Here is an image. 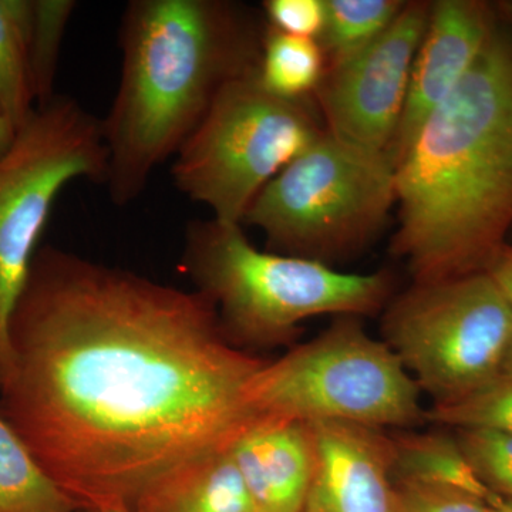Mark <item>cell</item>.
I'll list each match as a JSON object with an SVG mask.
<instances>
[{
    "label": "cell",
    "mask_w": 512,
    "mask_h": 512,
    "mask_svg": "<svg viewBox=\"0 0 512 512\" xmlns=\"http://www.w3.org/2000/svg\"><path fill=\"white\" fill-rule=\"evenodd\" d=\"M382 335L433 406H446L501 376L512 306L487 272L413 282L383 309Z\"/></svg>",
    "instance_id": "obj_8"
},
{
    "label": "cell",
    "mask_w": 512,
    "mask_h": 512,
    "mask_svg": "<svg viewBox=\"0 0 512 512\" xmlns=\"http://www.w3.org/2000/svg\"><path fill=\"white\" fill-rule=\"evenodd\" d=\"M420 387L399 357L357 316H338L309 342L266 360L248 384L258 416L311 424L343 421L413 429L426 421Z\"/></svg>",
    "instance_id": "obj_5"
},
{
    "label": "cell",
    "mask_w": 512,
    "mask_h": 512,
    "mask_svg": "<svg viewBox=\"0 0 512 512\" xmlns=\"http://www.w3.org/2000/svg\"><path fill=\"white\" fill-rule=\"evenodd\" d=\"M495 8H497L501 20L512 29V0H504V2L498 3Z\"/></svg>",
    "instance_id": "obj_27"
},
{
    "label": "cell",
    "mask_w": 512,
    "mask_h": 512,
    "mask_svg": "<svg viewBox=\"0 0 512 512\" xmlns=\"http://www.w3.org/2000/svg\"><path fill=\"white\" fill-rule=\"evenodd\" d=\"M404 5L402 0H325V26L318 42L328 66L345 62L372 45Z\"/></svg>",
    "instance_id": "obj_19"
},
{
    "label": "cell",
    "mask_w": 512,
    "mask_h": 512,
    "mask_svg": "<svg viewBox=\"0 0 512 512\" xmlns=\"http://www.w3.org/2000/svg\"><path fill=\"white\" fill-rule=\"evenodd\" d=\"M430 2H406L372 45L326 69L316 90L325 130L353 146L389 154L402 120Z\"/></svg>",
    "instance_id": "obj_10"
},
{
    "label": "cell",
    "mask_w": 512,
    "mask_h": 512,
    "mask_svg": "<svg viewBox=\"0 0 512 512\" xmlns=\"http://www.w3.org/2000/svg\"><path fill=\"white\" fill-rule=\"evenodd\" d=\"M498 22L497 8L483 0L430 2L429 19L410 74L406 106L389 151L394 167L431 114L476 66Z\"/></svg>",
    "instance_id": "obj_11"
},
{
    "label": "cell",
    "mask_w": 512,
    "mask_h": 512,
    "mask_svg": "<svg viewBox=\"0 0 512 512\" xmlns=\"http://www.w3.org/2000/svg\"><path fill=\"white\" fill-rule=\"evenodd\" d=\"M0 512H79L0 414Z\"/></svg>",
    "instance_id": "obj_16"
},
{
    "label": "cell",
    "mask_w": 512,
    "mask_h": 512,
    "mask_svg": "<svg viewBox=\"0 0 512 512\" xmlns=\"http://www.w3.org/2000/svg\"><path fill=\"white\" fill-rule=\"evenodd\" d=\"M266 22L285 35L318 40L325 26V0H266Z\"/></svg>",
    "instance_id": "obj_24"
},
{
    "label": "cell",
    "mask_w": 512,
    "mask_h": 512,
    "mask_svg": "<svg viewBox=\"0 0 512 512\" xmlns=\"http://www.w3.org/2000/svg\"><path fill=\"white\" fill-rule=\"evenodd\" d=\"M493 512H512V501L501 498V500L494 505Z\"/></svg>",
    "instance_id": "obj_29"
},
{
    "label": "cell",
    "mask_w": 512,
    "mask_h": 512,
    "mask_svg": "<svg viewBox=\"0 0 512 512\" xmlns=\"http://www.w3.org/2000/svg\"><path fill=\"white\" fill-rule=\"evenodd\" d=\"M130 512H255L231 447L174 468L143 491Z\"/></svg>",
    "instance_id": "obj_14"
},
{
    "label": "cell",
    "mask_w": 512,
    "mask_h": 512,
    "mask_svg": "<svg viewBox=\"0 0 512 512\" xmlns=\"http://www.w3.org/2000/svg\"><path fill=\"white\" fill-rule=\"evenodd\" d=\"M107 171L103 123L64 94L36 106L0 156V360L57 195L80 178L106 184Z\"/></svg>",
    "instance_id": "obj_9"
},
{
    "label": "cell",
    "mask_w": 512,
    "mask_h": 512,
    "mask_svg": "<svg viewBox=\"0 0 512 512\" xmlns=\"http://www.w3.org/2000/svg\"><path fill=\"white\" fill-rule=\"evenodd\" d=\"M256 74L225 84L171 168L178 191L227 224H244L266 185L325 131L309 101L266 92Z\"/></svg>",
    "instance_id": "obj_7"
},
{
    "label": "cell",
    "mask_w": 512,
    "mask_h": 512,
    "mask_svg": "<svg viewBox=\"0 0 512 512\" xmlns=\"http://www.w3.org/2000/svg\"><path fill=\"white\" fill-rule=\"evenodd\" d=\"M461 448L485 487L512 501V436L488 430H457Z\"/></svg>",
    "instance_id": "obj_22"
},
{
    "label": "cell",
    "mask_w": 512,
    "mask_h": 512,
    "mask_svg": "<svg viewBox=\"0 0 512 512\" xmlns=\"http://www.w3.org/2000/svg\"><path fill=\"white\" fill-rule=\"evenodd\" d=\"M74 0H32L28 37L30 87L36 106L56 96L55 84L64 33L72 19Z\"/></svg>",
    "instance_id": "obj_20"
},
{
    "label": "cell",
    "mask_w": 512,
    "mask_h": 512,
    "mask_svg": "<svg viewBox=\"0 0 512 512\" xmlns=\"http://www.w3.org/2000/svg\"><path fill=\"white\" fill-rule=\"evenodd\" d=\"M266 359L194 289L39 249L9 320L0 414L79 511L126 507L258 417Z\"/></svg>",
    "instance_id": "obj_1"
},
{
    "label": "cell",
    "mask_w": 512,
    "mask_h": 512,
    "mask_svg": "<svg viewBox=\"0 0 512 512\" xmlns=\"http://www.w3.org/2000/svg\"><path fill=\"white\" fill-rule=\"evenodd\" d=\"M390 439L393 481L448 485L493 505L501 500L478 478L456 436L427 431L394 434Z\"/></svg>",
    "instance_id": "obj_15"
},
{
    "label": "cell",
    "mask_w": 512,
    "mask_h": 512,
    "mask_svg": "<svg viewBox=\"0 0 512 512\" xmlns=\"http://www.w3.org/2000/svg\"><path fill=\"white\" fill-rule=\"evenodd\" d=\"M392 252L413 282L487 272L512 229V29L500 18L476 66L396 165Z\"/></svg>",
    "instance_id": "obj_2"
},
{
    "label": "cell",
    "mask_w": 512,
    "mask_h": 512,
    "mask_svg": "<svg viewBox=\"0 0 512 512\" xmlns=\"http://www.w3.org/2000/svg\"><path fill=\"white\" fill-rule=\"evenodd\" d=\"M79 512H130L126 507H104V508H96V510H86Z\"/></svg>",
    "instance_id": "obj_30"
},
{
    "label": "cell",
    "mask_w": 512,
    "mask_h": 512,
    "mask_svg": "<svg viewBox=\"0 0 512 512\" xmlns=\"http://www.w3.org/2000/svg\"><path fill=\"white\" fill-rule=\"evenodd\" d=\"M231 453L255 512H303L315 464L309 424L258 416Z\"/></svg>",
    "instance_id": "obj_13"
},
{
    "label": "cell",
    "mask_w": 512,
    "mask_h": 512,
    "mask_svg": "<svg viewBox=\"0 0 512 512\" xmlns=\"http://www.w3.org/2000/svg\"><path fill=\"white\" fill-rule=\"evenodd\" d=\"M426 421L457 430H488L512 436V379L494 382L446 406H431Z\"/></svg>",
    "instance_id": "obj_21"
},
{
    "label": "cell",
    "mask_w": 512,
    "mask_h": 512,
    "mask_svg": "<svg viewBox=\"0 0 512 512\" xmlns=\"http://www.w3.org/2000/svg\"><path fill=\"white\" fill-rule=\"evenodd\" d=\"M397 512H493L494 505L448 485L393 481Z\"/></svg>",
    "instance_id": "obj_23"
},
{
    "label": "cell",
    "mask_w": 512,
    "mask_h": 512,
    "mask_svg": "<svg viewBox=\"0 0 512 512\" xmlns=\"http://www.w3.org/2000/svg\"><path fill=\"white\" fill-rule=\"evenodd\" d=\"M181 269L217 309L229 342L251 350L291 345L303 320L372 316L393 296L389 272L350 274L326 262L259 251L242 225L192 220Z\"/></svg>",
    "instance_id": "obj_4"
},
{
    "label": "cell",
    "mask_w": 512,
    "mask_h": 512,
    "mask_svg": "<svg viewBox=\"0 0 512 512\" xmlns=\"http://www.w3.org/2000/svg\"><path fill=\"white\" fill-rule=\"evenodd\" d=\"M326 69L328 60L318 40L285 35L266 26L256 74L266 92L284 100L309 101Z\"/></svg>",
    "instance_id": "obj_17"
},
{
    "label": "cell",
    "mask_w": 512,
    "mask_h": 512,
    "mask_svg": "<svg viewBox=\"0 0 512 512\" xmlns=\"http://www.w3.org/2000/svg\"><path fill=\"white\" fill-rule=\"evenodd\" d=\"M16 127L0 114V156L8 150L15 137Z\"/></svg>",
    "instance_id": "obj_26"
},
{
    "label": "cell",
    "mask_w": 512,
    "mask_h": 512,
    "mask_svg": "<svg viewBox=\"0 0 512 512\" xmlns=\"http://www.w3.org/2000/svg\"><path fill=\"white\" fill-rule=\"evenodd\" d=\"M30 18L32 0H0V114L16 128L36 107L28 66Z\"/></svg>",
    "instance_id": "obj_18"
},
{
    "label": "cell",
    "mask_w": 512,
    "mask_h": 512,
    "mask_svg": "<svg viewBox=\"0 0 512 512\" xmlns=\"http://www.w3.org/2000/svg\"><path fill=\"white\" fill-rule=\"evenodd\" d=\"M396 201L389 154L325 130L266 185L244 222L264 232L268 251L329 264L369 244Z\"/></svg>",
    "instance_id": "obj_6"
},
{
    "label": "cell",
    "mask_w": 512,
    "mask_h": 512,
    "mask_svg": "<svg viewBox=\"0 0 512 512\" xmlns=\"http://www.w3.org/2000/svg\"><path fill=\"white\" fill-rule=\"evenodd\" d=\"M487 274L493 278L507 301L512 306V245H505L488 268Z\"/></svg>",
    "instance_id": "obj_25"
},
{
    "label": "cell",
    "mask_w": 512,
    "mask_h": 512,
    "mask_svg": "<svg viewBox=\"0 0 512 512\" xmlns=\"http://www.w3.org/2000/svg\"><path fill=\"white\" fill-rule=\"evenodd\" d=\"M309 427L315 464L303 512H397L386 431L343 421Z\"/></svg>",
    "instance_id": "obj_12"
},
{
    "label": "cell",
    "mask_w": 512,
    "mask_h": 512,
    "mask_svg": "<svg viewBox=\"0 0 512 512\" xmlns=\"http://www.w3.org/2000/svg\"><path fill=\"white\" fill-rule=\"evenodd\" d=\"M265 29L227 0H131L120 26L121 72L103 123L110 201L138 200L177 156L225 84L258 72Z\"/></svg>",
    "instance_id": "obj_3"
},
{
    "label": "cell",
    "mask_w": 512,
    "mask_h": 512,
    "mask_svg": "<svg viewBox=\"0 0 512 512\" xmlns=\"http://www.w3.org/2000/svg\"><path fill=\"white\" fill-rule=\"evenodd\" d=\"M501 376L510 377V379H512V340L510 348H508L507 355H505Z\"/></svg>",
    "instance_id": "obj_28"
}]
</instances>
